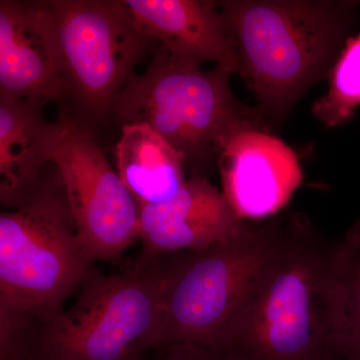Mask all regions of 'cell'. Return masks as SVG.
<instances>
[{
  "label": "cell",
  "mask_w": 360,
  "mask_h": 360,
  "mask_svg": "<svg viewBox=\"0 0 360 360\" xmlns=\"http://www.w3.org/2000/svg\"><path fill=\"white\" fill-rule=\"evenodd\" d=\"M217 167L221 193L243 220L276 214L302 182L295 151L264 130H246L232 137Z\"/></svg>",
  "instance_id": "8fae6325"
},
{
  "label": "cell",
  "mask_w": 360,
  "mask_h": 360,
  "mask_svg": "<svg viewBox=\"0 0 360 360\" xmlns=\"http://www.w3.org/2000/svg\"><path fill=\"white\" fill-rule=\"evenodd\" d=\"M241 77L264 120H283L328 77L342 51L352 11L328 0L217 1Z\"/></svg>",
  "instance_id": "3957f363"
},
{
  "label": "cell",
  "mask_w": 360,
  "mask_h": 360,
  "mask_svg": "<svg viewBox=\"0 0 360 360\" xmlns=\"http://www.w3.org/2000/svg\"><path fill=\"white\" fill-rule=\"evenodd\" d=\"M115 161L120 179L139 205L170 200L187 179L179 153L144 123L122 125Z\"/></svg>",
  "instance_id": "5bb4252c"
},
{
  "label": "cell",
  "mask_w": 360,
  "mask_h": 360,
  "mask_svg": "<svg viewBox=\"0 0 360 360\" xmlns=\"http://www.w3.org/2000/svg\"><path fill=\"white\" fill-rule=\"evenodd\" d=\"M331 360H345V359H340V357H333V359H331Z\"/></svg>",
  "instance_id": "ac0fdd59"
},
{
  "label": "cell",
  "mask_w": 360,
  "mask_h": 360,
  "mask_svg": "<svg viewBox=\"0 0 360 360\" xmlns=\"http://www.w3.org/2000/svg\"><path fill=\"white\" fill-rule=\"evenodd\" d=\"M139 207V262L226 243L250 227L234 212L221 191L210 180L198 177L187 179L170 200Z\"/></svg>",
  "instance_id": "30bf717a"
},
{
  "label": "cell",
  "mask_w": 360,
  "mask_h": 360,
  "mask_svg": "<svg viewBox=\"0 0 360 360\" xmlns=\"http://www.w3.org/2000/svg\"><path fill=\"white\" fill-rule=\"evenodd\" d=\"M281 219L250 225L238 238L162 255V347L189 343L229 349L234 329L262 281Z\"/></svg>",
  "instance_id": "5b68a950"
},
{
  "label": "cell",
  "mask_w": 360,
  "mask_h": 360,
  "mask_svg": "<svg viewBox=\"0 0 360 360\" xmlns=\"http://www.w3.org/2000/svg\"><path fill=\"white\" fill-rule=\"evenodd\" d=\"M122 1L139 27L172 58L200 66L210 61L231 75L240 73L238 56L217 1Z\"/></svg>",
  "instance_id": "7c38bea8"
},
{
  "label": "cell",
  "mask_w": 360,
  "mask_h": 360,
  "mask_svg": "<svg viewBox=\"0 0 360 360\" xmlns=\"http://www.w3.org/2000/svg\"><path fill=\"white\" fill-rule=\"evenodd\" d=\"M45 158L56 165L92 264L115 259L139 239V205L84 124L68 115L51 122Z\"/></svg>",
  "instance_id": "ba28073f"
},
{
  "label": "cell",
  "mask_w": 360,
  "mask_h": 360,
  "mask_svg": "<svg viewBox=\"0 0 360 360\" xmlns=\"http://www.w3.org/2000/svg\"><path fill=\"white\" fill-rule=\"evenodd\" d=\"M163 278L162 257L110 276L92 269L25 360L146 359L162 347Z\"/></svg>",
  "instance_id": "8992f818"
},
{
  "label": "cell",
  "mask_w": 360,
  "mask_h": 360,
  "mask_svg": "<svg viewBox=\"0 0 360 360\" xmlns=\"http://www.w3.org/2000/svg\"><path fill=\"white\" fill-rule=\"evenodd\" d=\"M229 75L214 66L172 58L158 44L144 72L134 75L116 99L120 124L144 123L158 132L184 161L187 179H210L232 137L262 130L264 117L232 94Z\"/></svg>",
  "instance_id": "277c9868"
},
{
  "label": "cell",
  "mask_w": 360,
  "mask_h": 360,
  "mask_svg": "<svg viewBox=\"0 0 360 360\" xmlns=\"http://www.w3.org/2000/svg\"><path fill=\"white\" fill-rule=\"evenodd\" d=\"M326 96L315 101L312 113L326 127L345 124L360 106V34L348 40L329 73Z\"/></svg>",
  "instance_id": "2e32d148"
},
{
  "label": "cell",
  "mask_w": 360,
  "mask_h": 360,
  "mask_svg": "<svg viewBox=\"0 0 360 360\" xmlns=\"http://www.w3.org/2000/svg\"><path fill=\"white\" fill-rule=\"evenodd\" d=\"M66 99L89 120L112 113L116 99L148 52L158 46L122 0H49Z\"/></svg>",
  "instance_id": "52a82bcc"
},
{
  "label": "cell",
  "mask_w": 360,
  "mask_h": 360,
  "mask_svg": "<svg viewBox=\"0 0 360 360\" xmlns=\"http://www.w3.org/2000/svg\"><path fill=\"white\" fill-rule=\"evenodd\" d=\"M30 101L0 97V202L13 210L32 198L47 160L51 122Z\"/></svg>",
  "instance_id": "4fadbf2b"
},
{
  "label": "cell",
  "mask_w": 360,
  "mask_h": 360,
  "mask_svg": "<svg viewBox=\"0 0 360 360\" xmlns=\"http://www.w3.org/2000/svg\"><path fill=\"white\" fill-rule=\"evenodd\" d=\"M143 360H246L243 355L231 349H219L174 343L163 345Z\"/></svg>",
  "instance_id": "e0dca14e"
},
{
  "label": "cell",
  "mask_w": 360,
  "mask_h": 360,
  "mask_svg": "<svg viewBox=\"0 0 360 360\" xmlns=\"http://www.w3.org/2000/svg\"><path fill=\"white\" fill-rule=\"evenodd\" d=\"M338 245L341 329L335 355L360 360V221Z\"/></svg>",
  "instance_id": "9a60e30c"
},
{
  "label": "cell",
  "mask_w": 360,
  "mask_h": 360,
  "mask_svg": "<svg viewBox=\"0 0 360 360\" xmlns=\"http://www.w3.org/2000/svg\"><path fill=\"white\" fill-rule=\"evenodd\" d=\"M56 172L0 215V349L30 347L92 269Z\"/></svg>",
  "instance_id": "7a4b0ae2"
},
{
  "label": "cell",
  "mask_w": 360,
  "mask_h": 360,
  "mask_svg": "<svg viewBox=\"0 0 360 360\" xmlns=\"http://www.w3.org/2000/svg\"><path fill=\"white\" fill-rule=\"evenodd\" d=\"M340 329L338 240L304 215L281 219L276 248L229 349L246 360H330Z\"/></svg>",
  "instance_id": "6da1fadb"
},
{
  "label": "cell",
  "mask_w": 360,
  "mask_h": 360,
  "mask_svg": "<svg viewBox=\"0 0 360 360\" xmlns=\"http://www.w3.org/2000/svg\"><path fill=\"white\" fill-rule=\"evenodd\" d=\"M0 97L30 101L40 108L65 101L49 1H0Z\"/></svg>",
  "instance_id": "9c48e42d"
}]
</instances>
